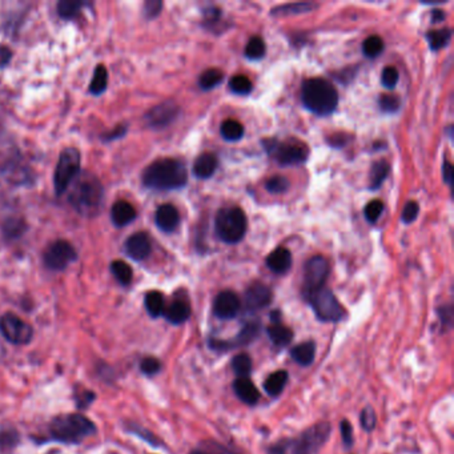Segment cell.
I'll list each match as a JSON object with an SVG mask.
<instances>
[{
  "label": "cell",
  "mask_w": 454,
  "mask_h": 454,
  "mask_svg": "<svg viewBox=\"0 0 454 454\" xmlns=\"http://www.w3.org/2000/svg\"><path fill=\"white\" fill-rule=\"evenodd\" d=\"M266 266L277 275L288 272L292 266V255L287 248H277L266 259Z\"/></svg>",
  "instance_id": "44dd1931"
},
{
  "label": "cell",
  "mask_w": 454,
  "mask_h": 454,
  "mask_svg": "<svg viewBox=\"0 0 454 454\" xmlns=\"http://www.w3.org/2000/svg\"><path fill=\"white\" fill-rule=\"evenodd\" d=\"M288 178L284 176H273L268 178L266 187L271 193H285L289 189Z\"/></svg>",
  "instance_id": "7bdbcfd3"
},
{
  "label": "cell",
  "mask_w": 454,
  "mask_h": 454,
  "mask_svg": "<svg viewBox=\"0 0 454 454\" xmlns=\"http://www.w3.org/2000/svg\"><path fill=\"white\" fill-rule=\"evenodd\" d=\"M331 424L319 422L300 434L273 445L268 454H317L331 436Z\"/></svg>",
  "instance_id": "3957f363"
},
{
  "label": "cell",
  "mask_w": 454,
  "mask_h": 454,
  "mask_svg": "<svg viewBox=\"0 0 454 454\" xmlns=\"http://www.w3.org/2000/svg\"><path fill=\"white\" fill-rule=\"evenodd\" d=\"M12 57V51L8 48V47H4V45H0V68L1 67H6Z\"/></svg>",
  "instance_id": "f5cc1de1"
},
{
  "label": "cell",
  "mask_w": 454,
  "mask_h": 454,
  "mask_svg": "<svg viewBox=\"0 0 454 454\" xmlns=\"http://www.w3.org/2000/svg\"><path fill=\"white\" fill-rule=\"evenodd\" d=\"M288 382V372L287 370H277L275 373L269 375L264 382V389L269 396H278Z\"/></svg>",
  "instance_id": "484cf974"
},
{
  "label": "cell",
  "mask_w": 454,
  "mask_h": 454,
  "mask_svg": "<svg viewBox=\"0 0 454 454\" xmlns=\"http://www.w3.org/2000/svg\"><path fill=\"white\" fill-rule=\"evenodd\" d=\"M27 225L22 217H10L3 222L1 231L7 240H16L25 232Z\"/></svg>",
  "instance_id": "83f0119b"
},
{
  "label": "cell",
  "mask_w": 454,
  "mask_h": 454,
  "mask_svg": "<svg viewBox=\"0 0 454 454\" xmlns=\"http://www.w3.org/2000/svg\"><path fill=\"white\" fill-rule=\"evenodd\" d=\"M95 425L81 414H64L51 422V433L56 440L63 443H79L93 434Z\"/></svg>",
  "instance_id": "5b68a950"
},
{
  "label": "cell",
  "mask_w": 454,
  "mask_h": 454,
  "mask_svg": "<svg viewBox=\"0 0 454 454\" xmlns=\"http://www.w3.org/2000/svg\"><path fill=\"white\" fill-rule=\"evenodd\" d=\"M389 166L387 161H377L372 166L370 169V176H369V181H370V189H378L381 187V184L384 183V180L388 178Z\"/></svg>",
  "instance_id": "d6a6232c"
},
{
  "label": "cell",
  "mask_w": 454,
  "mask_h": 454,
  "mask_svg": "<svg viewBox=\"0 0 454 454\" xmlns=\"http://www.w3.org/2000/svg\"><path fill=\"white\" fill-rule=\"evenodd\" d=\"M233 390L236 396L246 405H255L260 399L259 389L248 377H239L233 384Z\"/></svg>",
  "instance_id": "ffe728a7"
},
{
  "label": "cell",
  "mask_w": 454,
  "mask_h": 454,
  "mask_svg": "<svg viewBox=\"0 0 454 454\" xmlns=\"http://www.w3.org/2000/svg\"><path fill=\"white\" fill-rule=\"evenodd\" d=\"M240 308L242 304L239 296L231 290L220 292L213 301V313L222 320H231L236 317Z\"/></svg>",
  "instance_id": "9a60e30c"
},
{
  "label": "cell",
  "mask_w": 454,
  "mask_h": 454,
  "mask_svg": "<svg viewBox=\"0 0 454 454\" xmlns=\"http://www.w3.org/2000/svg\"><path fill=\"white\" fill-rule=\"evenodd\" d=\"M164 316L168 322L175 325L187 322L191 316L188 302L184 300H175L172 304H169L166 310H164Z\"/></svg>",
  "instance_id": "7402d4cb"
},
{
  "label": "cell",
  "mask_w": 454,
  "mask_h": 454,
  "mask_svg": "<svg viewBox=\"0 0 454 454\" xmlns=\"http://www.w3.org/2000/svg\"><path fill=\"white\" fill-rule=\"evenodd\" d=\"M443 169V181L448 183V184H450V183H452V178H453V166H452V164H450L449 161H445Z\"/></svg>",
  "instance_id": "db71d44e"
},
{
  "label": "cell",
  "mask_w": 454,
  "mask_h": 454,
  "mask_svg": "<svg viewBox=\"0 0 454 454\" xmlns=\"http://www.w3.org/2000/svg\"><path fill=\"white\" fill-rule=\"evenodd\" d=\"M145 308L147 312L149 313V316L152 317H159L164 313V297L160 292L157 290H152L149 293H147L145 296Z\"/></svg>",
  "instance_id": "f546056e"
},
{
  "label": "cell",
  "mask_w": 454,
  "mask_h": 454,
  "mask_svg": "<svg viewBox=\"0 0 454 454\" xmlns=\"http://www.w3.org/2000/svg\"><path fill=\"white\" fill-rule=\"evenodd\" d=\"M301 99L307 110L320 116H327L337 108L339 93L332 83L325 79H308L302 84Z\"/></svg>",
  "instance_id": "277c9868"
},
{
  "label": "cell",
  "mask_w": 454,
  "mask_h": 454,
  "mask_svg": "<svg viewBox=\"0 0 454 454\" xmlns=\"http://www.w3.org/2000/svg\"><path fill=\"white\" fill-rule=\"evenodd\" d=\"M78 259L76 249L74 245L66 240H56L50 244L45 251L43 260L48 269L51 271H64L67 266Z\"/></svg>",
  "instance_id": "8fae6325"
},
{
  "label": "cell",
  "mask_w": 454,
  "mask_h": 454,
  "mask_svg": "<svg viewBox=\"0 0 454 454\" xmlns=\"http://www.w3.org/2000/svg\"><path fill=\"white\" fill-rule=\"evenodd\" d=\"M178 107L174 101H164L145 113L144 120L149 128H164L178 118Z\"/></svg>",
  "instance_id": "5bb4252c"
},
{
  "label": "cell",
  "mask_w": 454,
  "mask_h": 454,
  "mask_svg": "<svg viewBox=\"0 0 454 454\" xmlns=\"http://www.w3.org/2000/svg\"><path fill=\"white\" fill-rule=\"evenodd\" d=\"M80 166L81 159L76 148H66L62 151L54 174V187L57 196L67 192L72 181L78 178Z\"/></svg>",
  "instance_id": "52a82bcc"
},
{
  "label": "cell",
  "mask_w": 454,
  "mask_h": 454,
  "mask_svg": "<svg viewBox=\"0 0 454 454\" xmlns=\"http://www.w3.org/2000/svg\"><path fill=\"white\" fill-rule=\"evenodd\" d=\"M217 157L213 154L200 155L193 164V174L199 178H210L216 172Z\"/></svg>",
  "instance_id": "603a6c76"
},
{
  "label": "cell",
  "mask_w": 454,
  "mask_h": 454,
  "mask_svg": "<svg viewBox=\"0 0 454 454\" xmlns=\"http://www.w3.org/2000/svg\"><path fill=\"white\" fill-rule=\"evenodd\" d=\"M399 71L395 67H387L382 71V78L381 81L387 89H395L396 84L399 83Z\"/></svg>",
  "instance_id": "f6af8a7d"
},
{
  "label": "cell",
  "mask_w": 454,
  "mask_h": 454,
  "mask_svg": "<svg viewBox=\"0 0 454 454\" xmlns=\"http://www.w3.org/2000/svg\"><path fill=\"white\" fill-rule=\"evenodd\" d=\"M222 137L228 142H237L244 136L243 124L233 119H228L222 124Z\"/></svg>",
  "instance_id": "e575fe53"
},
{
  "label": "cell",
  "mask_w": 454,
  "mask_h": 454,
  "mask_svg": "<svg viewBox=\"0 0 454 454\" xmlns=\"http://www.w3.org/2000/svg\"><path fill=\"white\" fill-rule=\"evenodd\" d=\"M429 47L433 51H438L443 47H446L448 43L452 39V31L449 28H443V30H433L429 31L426 35Z\"/></svg>",
  "instance_id": "4dcf8cb0"
},
{
  "label": "cell",
  "mask_w": 454,
  "mask_h": 454,
  "mask_svg": "<svg viewBox=\"0 0 454 454\" xmlns=\"http://www.w3.org/2000/svg\"><path fill=\"white\" fill-rule=\"evenodd\" d=\"M266 43L261 38H252L245 47V56L251 60H260L266 55Z\"/></svg>",
  "instance_id": "8d00e7d4"
},
{
  "label": "cell",
  "mask_w": 454,
  "mask_h": 454,
  "mask_svg": "<svg viewBox=\"0 0 454 454\" xmlns=\"http://www.w3.org/2000/svg\"><path fill=\"white\" fill-rule=\"evenodd\" d=\"M290 356L299 365L310 366L316 357V344L313 341L299 344L290 351Z\"/></svg>",
  "instance_id": "cb8c5ba5"
},
{
  "label": "cell",
  "mask_w": 454,
  "mask_h": 454,
  "mask_svg": "<svg viewBox=\"0 0 454 454\" xmlns=\"http://www.w3.org/2000/svg\"><path fill=\"white\" fill-rule=\"evenodd\" d=\"M111 272L122 285H130L133 278L132 268L123 260H115L111 264Z\"/></svg>",
  "instance_id": "836d02e7"
},
{
  "label": "cell",
  "mask_w": 454,
  "mask_h": 454,
  "mask_svg": "<svg viewBox=\"0 0 454 454\" xmlns=\"http://www.w3.org/2000/svg\"><path fill=\"white\" fill-rule=\"evenodd\" d=\"M191 454H237L233 453L228 448L224 445L215 441H205L200 448L195 449Z\"/></svg>",
  "instance_id": "60d3db41"
},
{
  "label": "cell",
  "mask_w": 454,
  "mask_h": 454,
  "mask_svg": "<svg viewBox=\"0 0 454 454\" xmlns=\"http://www.w3.org/2000/svg\"><path fill=\"white\" fill-rule=\"evenodd\" d=\"M319 320L324 322H340L345 314L341 304L334 297L332 290L325 287L305 295Z\"/></svg>",
  "instance_id": "ba28073f"
},
{
  "label": "cell",
  "mask_w": 454,
  "mask_h": 454,
  "mask_svg": "<svg viewBox=\"0 0 454 454\" xmlns=\"http://www.w3.org/2000/svg\"><path fill=\"white\" fill-rule=\"evenodd\" d=\"M268 154L276 159L277 163L281 166H297L308 159V148L299 140H288V142H277V140H266L264 142Z\"/></svg>",
  "instance_id": "9c48e42d"
},
{
  "label": "cell",
  "mask_w": 454,
  "mask_h": 454,
  "mask_svg": "<svg viewBox=\"0 0 454 454\" xmlns=\"http://www.w3.org/2000/svg\"><path fill=\"white\" fill-rule=\"evenodd\" d=\"M380 108L384 112H388V113H393V112H397L399 110V99L397 96L395 95H382L380 98Z\"/></svg>",
  "instance_id": "ee69618b"
},
{
  "label": "cell",
  "mask_w": 454,
  "mask_h": 454,
  "mask_svg": "<svg viewBox=\"0 0 454 454\" xmlns=\"http://www.w3.org/2000/svg\"><path fill=\"white\" fill-rule=\"evenodd\" d=\"M341 436H343L344 443L351 448L353 443V428H352V424L348 420H344L341 422Z\"/></svg>",
  "instance_id": "816d5d0a"
},
{
  "label": "cell",
  "mask_w": 454,
  "mask_h": 454,
  "mask_svg": "<svg viewBox=\"0 0 454 454\" xmlns=\"http://www.w3.org/2000/svg\"><path fill=\"white\" fill-rule=\"evenodd\" d=\"M163 8V3L159 0H148L144 3V15L147 19H154Z\"/></svg>",
  "instance_id": "681fc988"
},
{
  "label": "cell",
  "mask_w": 454,
  "mask_h": 454,
  "mask_svg": "<svg viewBox=\"0 0 454 454\" xmlns=\"http://www.w3.org/2000/svg\"><path fill=\"white\" fill-rule=\"evenodd\" d=\"M222 78H224V75H222V71L215 69V68L207 69L200 76V89H205V91L215 89L216 86H219L222 83Z\"/></svg>",
  "instance_id": "d590c367"
},
{
  "label": "cell",
  "mask_w": 454,
  "mask_h": 454,
  "mask_svg": "<svg viewBox=\"0 0 454 454\" xmlns=\"http://www.w3.org/2000/svg\"><path fill=\"white\" fill-rule=\"evenodd\" d=\"M0 332L3 333L6 340L15 345L31 343L33 337L31 325L13 313H6L1 316Z\"/></svg>",
  "instance_id": "30bf717a"
},
{
  "label": "cell",
  "mask_w": 454,
  "mask_h": 454,
  "mask_svg": "<svg viewBox=\"0 0 454 454\" xmlns=\"http://www.w3.org/2000/svg\"><path fill=\"white\" fill-rule=\"evenodd\" d=\"M272 301V290L261 283H255L245 292V305L249 310L266 308Z\"/></svg>",
  "instance_id": "e0dca14e"
},
{
  "label": "cell",
  "mask_w": 454,
  "mask_h": 454,
  "mask_svg": "<svg viewBox=\"0 0 454 454\" xmlns=\"http://www.w3.org/2000/svg\"><path fill=\"white\" fill-rule=\"evenodd\" d=\"M107 87H108V72H107V68L103 66V64H99V66L95 68V71H93V76H92L91 84H89V92H91L92 95L99 96L103 92H106Z\"/></svg>",
  "instance_id": "4316f807"
},
{
  "label": "cell",
  "mask_w": 454,
  "mask_h": 454,
  "mask_svg": "<svg viewBox=\"0 0 454 454\" xmlns=\"http://www.w3.org/2000/svg\"><path fill=\"white\" fill-rule=\"evenodd\" d=\"M86 6L83 1L76 0H62L57 3V13L63 19H74L81 12V8Z\"/></svg>",
  "instance_id": "1f68e13d"
},
{
  "label": "cell",
  "mask_w": 454,
  "mask_h": 454,
  "mask_svg": "<svg viewBox=\"0 0 454 454\" xmlns=\"http://www.w3.org/2000/svg\"><path fill=\"white\" fill-rule=\"evenodd\" d=\"M136 216H137V212L135 210V207L125 200H119L112 205V222L119 228L131 224L136 219Z\"/></svg>",
  "instance_id": "d6986e66"
},
{
  "label": "cell",
  "mask_w": 454,
  "mask_h": 454,
  "mask_svg": "<svg viewBox=\"0 0 454 454\" xmlns=\"http://www.w3.org/2000/svg\"><path fill=\"white\" fill-rule=\"evenodd\" d=\"M266 333L272 343L277 346H287L288 344L292 343L293 340V332L289 329L288 327L280 324V322H273L266 328Z\"/></svg>",
  "instance_id": "d4e9b609"
},
{
  "label": "cell",
  "mask_w": 454,
  "mask_h": 454,
  "mask_svg": "<svg viewBox=\"0 0 454 454\" xmlns=\"http://www.w3.org/2000/svg\"><path fill=\"white\" fill-rule=\"evenodd\" d=\"M124 249H125V254L131 259L136 261H142L151 255L152 245L147 233L136 232L127 239Z\"/></svg>",
  "instance_id": "2e32d148"
},
{
  "label": "cell",
  "mask_w": 454,
  "mask_h": 454,
  "mask_svg": "<svg viewBox=\"0 0 454 454\" xmlns=\"http://www.w3.org/2000/svg\"><path fill=\"white\" fill-rule=\"evenodd\" d=\"M125 133H127V125L122 124V125L115 127L110 132H106L104 135H101V139H103L104 142H112V140L120 139Z\"/></svg>",
  "instance_id": "f907efd6"
},
{
  "label": "cell",
  "mask_w": 454,
  "mask_h": 454,
  "mask_svg": "<svg viewBox=\"0 0 454 454\" xmlns=\"http://www.w3.org/2000/svg\"><path fill=\"white\" fill-rule=\"evenodd\" d=\"M445 19V13L441 10H433L432 21L434 23L441 22Z\"/></svg>",
  "instance_id": "11a10c76"
},
{
  "label": "cell",
  "mask_w": 454,
  "mask_h": 454,
  "mask_svg": "<svg viewBox=\"0 0 454 454\" xmlns=\"http://www.w3.org/2000/svg\"><path fill=\"white\" fill-rule=\"evenodd\" d=\"M384 212V203L381 200H373L366 204L364 215L369 222H376Z\"/></svg>",
  "instance_id": "b9f144b4"
},
{
  "label": "cell",
  "mask_w": 454,
  "mask_h": 454,
  "mask_svg": "<svg viewBox=\"0 0 454 454\" xmlns=\"http://www.w3.org/2000/svg\"><path fill=\"white\" fill-rule=\"evenodd\" d=\"M360 421H361V425H363V428L365 429L366 432L373 431L377 422L375 410L372 409V408H365V409L363 410L361 414H360Z\"/></svg>",
  "instance_id": "bcb514c9"
},
{
  "label": "cell",
  "mask_w": 454,
  "mask_h": 454,
  "mask_svg": "<svg viewBox=\"0 0 454 454\" xmlns=\"http://www.w3.org/2000/svg\"><path fill=\"white\" fill-rule=\"evenodd\" d=\"M155 222L159 229H161L163 232H174L178 227L180 215L172 204H163L156 211Z\"/></svg>",
  "instance_id": "ac0fdd59"
},
{
  "label": "cell",
  "mask_w": 454,
  "mask_h": 454,
  "mask_svg": "<svg viewBox=\"0 0 454 454\" xmlns=\"http://www.w3.org/2000/svg\"><path fill=\"white\" fill-rule=\"evenodd\" d=\"M259 334H260V324L251 322H248L243 329L236 334V337L233 340L224 341V340L212 339L210 340V346L216 351H229L232 348H239V346L254 343L259 337Z\"/></svg>",
  "instance_id": "4fadbf2b"
},
{
  "label": "cell",
  "mask_w": 454,
  "mask_h": 454,
  "mask_svg": "<svg viewBox=\"0 0 454 454\" xmlns=\"http://www.w3.org/2000/svg\"><path fill=\"white\" fill-rule=\"evenodd\" d=\"M104 199V188L91 172H80L68 188V201L79 215L92 217L101 210Z\"/></svg>",
  "instance_id": "6da1fadb"
},
{
  "label": "cell",
  "mask_w": 454,
  "mask_h": 454,
  "mask_svg": "<svg viewBox=\"0 0 454 454\" xmlns=\"http://www.w3.org/2000/svg\"><path fill=\"white\" fill-rule=\"evenodd\" d=\"M329 275V266L322 256H314L305 264L304 272V296L322 288Z\"/></svg>",
  "instance_id": "7c38bea8"
},
{
  "label": "cell",
  "mask_w": 454,
  "mask_h": 454,
  "mask_svg": "<svg viewBox=\"0 0 454 454\" xmlns=\"http://www.w3.org/2000/svg\"><path fill=\"white\" fill-rule=\"evenodd\" d=\"M233 372L239 377H248L252 372V360L246 353L234 356L232 360Z\"/></svg>",
  "instance_id": "74e56055"
},
{
  "label": "cell",
  "mask_w": 454,
  "mask_h": 454,
  "mask_svg": "<svg viewBox=\"0 0 454 454\" xmlns=\"http://www.w3.org/2000/svg\"><path fill=\"white\" fill-rule=\"evenodd\" d=\"M246 224V216L240 208L227 207L217 212L215 229L224 243L236 244L243 240Z\"/></svg>",
  "instance_id": "8992f818"
},
{
  "label": "cell",
  "mask_w": 454,
  "mask_h": 454,
  "mask_svg": "<svg viewBox=\"0 0 454 454\" xmlns=\"http://www.w3.org/2000/svg\"><path fill=\"white\" fill-rule=\"evenodd\" d=\"M229 89L237 95H248L252 91V81L244 75H236L229 81Z\"/></svg>",
  "instance_id": "ab89813d"
},
{
  "label": "cell",
  "mask_w": 454,
  "mask_h": 454,
  "mask_svg": "<svg viewBox=\"0 0 454 454\" xmlns=\"http://www.w3.org/2000/svg\"><path fill=\"white\" fill-rule=\"evenodd\" d=\"M384 51V42L380 36L377 35H373V36H369L368 39H365V42L363 43V52L366 57H377L378 55H381V52Z\"/></svg>",
  "instance_id": "f35d334b"
},
{
  "label": "cell",
  "mask_w": 454,
  "mask_h": 454,
  "mask_svg": "<svg viewBox=\"0 0 454 454\" xmlns=\"http://www.w3.org/2000/svg\"><path fill=\"white\" fill-rule=\"evenodd\" d=\"M316 8L314 3H289V4H283L278 6L276 8L272 10V15L275 16H288V15H299V13H305Z\"/></svg>",
  "instance_id": "f1b7e54d"
},
{
  "label": "cell",
  "mask_w": 454,
  "mask_h": 454,
  "mask_svg": "<svg viewBox=\"0 0 454 454\" xmlns=\"http://www.w3.org/2000/svg\"><path fill=\"white\" fill-rule=\"evenodd\" d=\"M186 166L175 159H160L147 166L143 172V184L154 191H174L187 184Z\"/></svg>",
  "instance_id": "7a4b0ae2"
},
{
  "label": "cell",
  "mask_w": 454,
  "mask_h": 454,
  "mask_svg": "<svg viewBox=\"0 0 454 454\" xmlns=\"http://www.w3.org/2000/svg\"><path fill=\"white\" fill-rule=\"evenodd\" d=\"M419 212H420V207L416 201H409L405 207H404V211H402V222L405 224H410V222H414L419 216Z\"/></svg>",
  "instance_id": "7dc6e473"
},
{
  "label": "cell",
  "mask_w": 454,
  "mask_h": 454,
  "mask_svg": "<svg viewBox=\"0 0 454 454\" xmlns=\"http://www.w3.org/2000/svg\"><path fill=\"white\" fill-rule=\"evenodd\" d=\"M140 368H142V370H143V373H145V375L154 376V375H156V373L160 370L161 364H160V361H159L157 358H155V357H145L144 360L142 361V364H140Z\"/></svg>",
  "instance_id": "c3c4849f"
}]
</instances>
